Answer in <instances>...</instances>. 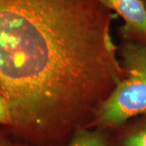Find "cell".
Returning <instances> with one entry per match:
<instances>
[{"label": "cell", "mask_w": 146, "mask_h": 146, "mask_svg": "<svg viewBox=\"0 0 146 146\" xmlns=\"http://www.w3.org/2000/svg\"><path fill=\"white\" fill-rule=\"evenodd\" d=\"M111 15L101 0H0V94L11 127L34 141L72 128L105 68Z\"/></svg>", "instance_id": "obj_1"}, {"label": "cell", "mask_w": 146, "mask_h": 146, "mask_svg": "<svg viewBox=\"0 0 146 146\" xmlns=\"http://www.w3.org/2000/svg\"><path fill=\"white\" fill-rule=\"evenodd\" d=\"M123 58L127 76L101 106L96 117L100 129L120 127L146 115V46L128 45Z\"/></svg>", "instance_id": "obj_2"}, {"label": "cell", "mask_w": 146, "mask_h": 146, "mask_svg": "<svg viewBox=\"0 0 146 146\" xmlns=\"http://www.w3.org/2000/svg\"><path fill=\"white\" fill-rule=\"evenodd\" d=\"M109 10L115 11L133 31L146 36V4L143 0H101Z\"/></svg>", "instance_id": "obj_3"}, {"label": "cell", "mask_w": 146, "mask_h": 146, "mask_svg": "<svg viewBox=\"0 0 146 146\" xmlns=\"http://www.w3.org/2000/svg\"><path fill=\"white\" fill-rule=\"evenodd\" d=\"M109 139L102 129L79 128L66 146H108Z\"/></svg>", "instance_id": "obj_4"}, {"label": "cell", "mask_w": 146, "mask_h": 146, "mask_svg": "<svg viewBox=\"0 0 146 146\" xmlns=\"http://www.w3.org/2000/svg\"><path fill=\"white\" fill-rule=\"evenodd\" d=\"M113 146H146V119L127 127Z\"/></svg>", "instance_id": "obj_5"}, {"label": "cell", "mask_w": 146, "mask_h": 146, "mask_svg": "<svg viewBox=\"0 0 146 146\" xmlns=\"http://www.w3.org/2000/svg\"><path fill=\"white\" fill-rule=\"evenodd\" d=\"M0 124L10 125V115H9L8 109L1 94H0Z\"/></svg>", "instance_id": "obj_6"}, {"label": "cell", "mask_w": 146, "mask_h": 146, "mask_svg": "<svg viewBox=\"0 0 146 146\" xmlns=\"http://www.w3.org/2000/svg\"><path fill=\"white\" fill-rule=\"evenodd\" d=\"M0 146H10L9 145H7L6 142H3V141H0Z\"/></svg>", "instance_id": "obj_7"}, {"label": "cell", "mask_w": 146, "mask_h": 146, "mask_svg": "<svg viewBox=\"0 0 146 146\" xmlns=\"http://www.w3.org/2000/svg\"><path fill=\"white\" fill-rule=\"evenodd\" d=\"M143 1H144V2H145V3H146V0H143Z\"/></svg>", "instance_id": "obj_8"}]
</instances>
